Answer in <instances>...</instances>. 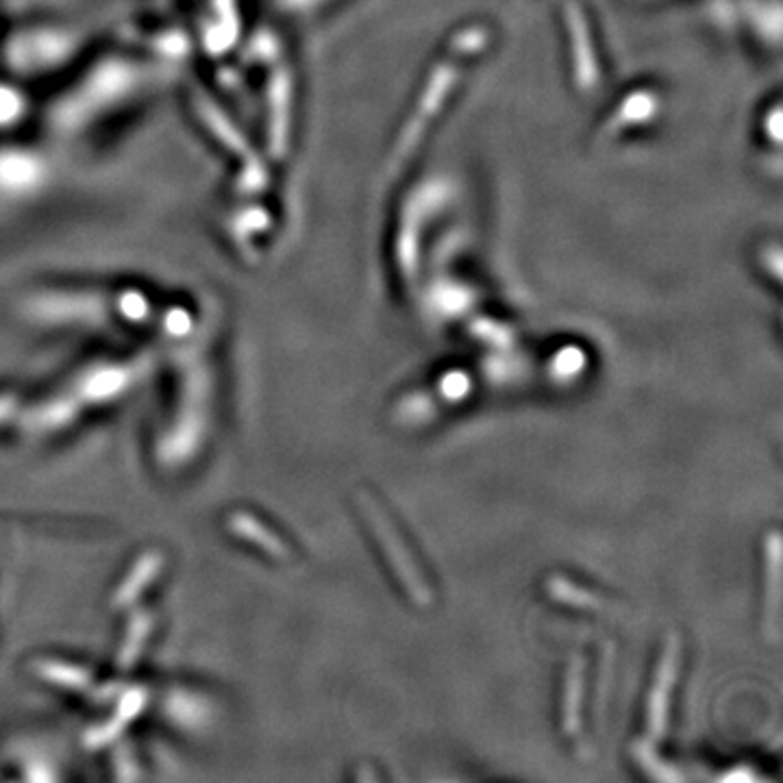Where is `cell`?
I'll return each mask as SVG.
<instances>
[{"instance_id":"8992f818","label":"cell","mask_w":783,"mask_h":783,"mask_svg":"<svg viewBox=\"0 0 783 783\" xmlns=\"http://www.w3.org/2000/svg\"><path fill=\"white\" fill-rule=\"evenodd\" d=\"M584 670L586 662L579 656H573L566 686H564V703H562V727L570 740L581 738V701H584Z\"/></svg>"},{"instance_id":"5b68a950","label":"cell","mask_w":783,"mask_h":783,"mask_svg":"<svg viewBox=\"0 0 783 783\" xmlns=\"http://www.w3.org/2000/svg\"><path fill=\"white\" fill-rule=\"evenodd\" d=\"M782 538L773 532L764 543V627L780 638L782 618Z\"/></svg>"},{"instance_id":"6da1fadb","label":"cell","mask_w":783,"mask_h":783,"mask_svg":"<svg viewBox=\"0 0 783 783\" xmlns=\"http://www.w3.org/2000/svg\"><path fill=\"white\" fill-rule=\"evenodd\" d=\"M63 79L65 85L42 112V121L55 142L79 144L157 96L166 83V65L135 49H94Z\"/></svg>"},{"instance_id":"3957f363","label":"cell","mask_w":783,"mask_h":783,"mask_svg":"<svg viewBox=\"0 0 783 783\" xmlns=\"http://www.w3.org/2000/svg\"><path fill=\"white\" fill-rule=\"evenodd\" d=\"M358 505H360V509H362V514L368 521V527H370L372 536L377 538V543L383 548L392 573L396 575L399 584L405 588L408 597L416 605H421V607L429 605L431 602L429 584L424 581L421 568L414 564L412 553L408 550V546L401 540V536H399L394 523L390 521V516L365 492L358 494Z\"/></svg>"},{"instance_id":"ba28073f","label":"cell","mask_w":783,"mask_h":783,"mask_svg":"<svg viewBox=\"0 0 783 783\" xmlns=\"http://www.w3.org/2000/svg\"><path fill=\"white\" fill-rule=\"evenodd\" d=\"M27 116V99L24 85L11 79V83H0V140L2 133L13 128L16 122Z\"/></svg>"},{"instance_id":"7a4b0ae2","label":"cell","mask_w":783,"mask_h":783,"mask_svg":"<svg viewBox=\"0 0 783 783\" xmlns=\"http://www.w3.org/2000/svg\"><path fill=\"white\" fill-rule=\"evenodd\" d=\"M94 51L87 33L68 20H24L0 33V63L4 72L24 85L65 76Z\"/></svg>"},{"instance_id":"52a82bcc","label":"cell","mask_w":783,"mask_h":783,"mask_svg":"<svg viewBox=\"0 0 783 783\" xmlns=\"http://www.w3.org/2000/svg\"><path fill=\"white\" fill-rule=\"evenodd\" d=\"M546 590L555 601L570 605V607H579V609H588V611H609V607H611V602L607 599L575 586L566 577H550L546 581Z\"/></svg>"},{"instance_id":"277c9868","label":"cell","mask_w":783,"mask_h":783,"mask_svg":"<svg viewBox=\"0 0 783 783\" xmlns=\"http://www.w3.org/2000/svg\"><path fill=\"white\" fill-rule=\"evenodd\" d=\"M681 662V640L670 636L663 647L662 658L656 668L653 686L647 699V729L651 740H662L668 727V710H670V694L674 688L677 670Z\"/></svg>"}]
</instances>
